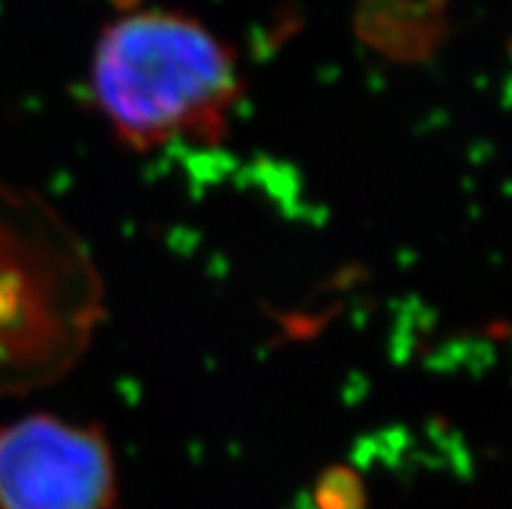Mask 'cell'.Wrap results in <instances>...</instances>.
Wrapping results in <instances>:
<instances>
[{
	"instance_id": "cell-1",
	"label": "cell",
	"mask_w": 512,
	"mask_h": 509,
	"mask_svg": "<svg viewBox=\"0 0 512 509\" xmlns=\"http://www.w3.org/2000/svg\"><path fill=\"white\" fill-rule=\"evenodd\" d=\"M89 97L136 154L180 141L216 146L245 97V73L227 39L190 13L133 8L99 32Z\"/></svg>"
},
{
	"instance_id": "cell-2",
	"label": "cell",
	"mask_w": 512,
	"mask_h": 509,
	"mask_svg": "<svg viewBox=\"0 0 512 509\" xmlns=\"http://www.w3.org/2000/svg\"><path fill=\"white\" fill-rule=\"evenodd\" d=\"M102 297L89 250L60 213L0 187V398L63 377L102 320Z\"/></svg>"
},
{
	"instance_id": "cell-3",
	"label": "cell",
	"mask_w": 512,
	"mask_h": 509,
	"mask_svg": "<svg viewBox=\"0 0 512 509\" xmlns=\"http://www.w3.org/2000/svg\"><path fill=\"white\" fill-rule=\"evenodd\" d=\"M117 463L104 429L32 413L0 426V509H115Z\"/></svg>"
},
{
	"instance_id": "cell-4",
	"label": "cell",
	"mask_w": 512,
	"mask_h": 509,
	"mask_svg": "<svg viewBox=\"0 0 512 509\" xmlns=\"http://www.w3.org/2000/svg\"><path fill=\"white\" fill-rule=\"evenodd\" d=\"M440 0H362L359 37L390 58H422L440 37Z\"/></svg>"
},
{
	"instance_id": "cell-5",
	"label": "cell",
	"mask_w": 512,
	"mask_h": 509,
	"mask_svg": "<svg viewBox=\"0 0 512 509\" xmlns=\"http://www.w3.org/2000/svg\"><path fill=\"white\" fill-rule=\"evenodd\" d=\"M315 509H367L364 481L349 465H331L315 481Z\"/></svg>"
}]
</instances>
